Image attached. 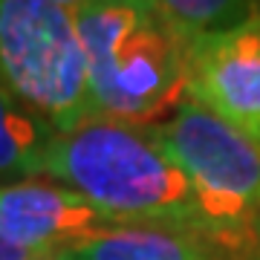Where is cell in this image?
Returning a JSON list of instances; mask_svg holds the SVG:
<instances>
[{
    "mask_svg": "<svg viewBox=\"0 0 260 260\" xmlns=\"http://www.w3.org/2000/svg\"><path fill=\"white\" fill-rule=\"evenodd\" d=\"M237 260H260V214H257V220L251 223V232L246 237V243H243Z\"/></svg>",
    "mask_w": 260,
    "mask_h": 260,
    "instance_id": "10",
    "label": "cell"
},
{
    "mask_svg": "<svg viewBox=\"0 0 260 260\" xmlns=\"http://www.w3.org/2000/svg\"><path fill=\"white\" fill-rule=\"evenodd\" d=\"M61 254L67 260H229L217 243L162 225H110Z\"/></svg>",
    "mask_w": 260,
    "mask_h": 260,
    "instance_id": "7",
    "label": "cell"
},
{
    "mask_svg": "<svg viewBox=\"0 0 260 260\" xmlns=\"http://www.w3.org/2000/svg\"><path fill=\"white\" fill-rule=\"evenodd\" d=\"M110 225L90 200L61 182L23 179L0 185V237L32 254L61 251Z\"/></svg>",
    "mask_w": 260,
    "mask_h": 260,
    "instance_id": "6",
    "label": "cell"
},
{
    "mask_svg": "<svg viewBox=\"0 0 260 260\" xmlns=\"http://www.w3.org/2000/svg\"><path fill=\"white\" fill-rule=\"evenodd\" d=\"M47 177L90 200L113 225H162L217 243L159 124L95 116L58 133L47 156Z\"/></svg>",
    "mask_w": 260,
    "mask_h": 260,
    "instance_id": "1",
    "label": "cell"
},
{
    "mask_svg": "<svg viewBox=\"0 0 260 260\" xmlns=\"http://www.w3.org/2000/svg\"><path fill=\"white\" fill-rule=\"evenodd\" d=\"M156 3L191 41L240 26L254 12V0H156Z\"/></svg>",
    "mask_w": 260,
    "mask_h": 260,
    "instance_id": "9",
    "label": "cell"
},
{
    "mask_svg": "<svg viewBox=\"0 0 260 260\" xmlns=\"http://www.w3.org/2000/svg\"><path fill=\"white\" fill-rule=\"evenodd\" d=\"M95 116L162 124L188 99L191 38L156 0H93L73 12Z\"/></svg>",
    "mask_w": 260,
    "mask_h": 260,
    "instance_id": "2",
    "label": "cell"
},
{
    "mask_svg": "<svg viewBox=\"0 0 260 260\" xmlns=\"http://www.w3.org/2000/svg\"><path fill=\"white\" fill-rule=\"evenodd\" d=\"M32 257H38V254L20 249V246H12L9 240L0 237V260H32Z\"/></svg>",
    "mask_w": 260,
    "mask_h": 260,
    "instance_id": "11",
    "label": "cell"
},
{
    "mask_svg": "<svg viewBox=\"0 0 260 260\" xmlns=\"http://www.w3.org/2000/svg\"><path fill=\"white\" fill-rule=\"evenodd\" d=\"M159 133L191 179L214 240L225 257L237 260L260 214V142L191 95L159 124Z\"/></svg>",
    "mask_w": 260,
    "mask_h": 260,
    "instance_id": "4",
    "label": "cell"
},
{
    "mask_svg": "<svg viewBox=\"0 0 260 260\" xmlns=\"http://www.w3.org/2000/svg\"><path fill=\"white\" fill-rule=\"evenodd\" d=\"M52 3H58V6H64V9L75 12L81 9V6H87V3H93V0H52Z\"/></svg>",
    "mask_w": 260,
    "mask_h": 260,
    "instance_id": "12",
    "label": "cell"
},
{
    "mask_svg": "<svg viewBox=\"0 0 260 260\" xmlns=\"http://www.w3.org/2000/svg\"><path fill=\"white\" fill-rule=\"evenodd\" d=\"M0 90L58 133L95 119L73 12L52 0H0Z\"/></svg>",
    "mask_w": 260,
    "mask_h": 260,
    "instance_id": "3",
    "label": "cell"
},
{
    "mask_svg": "<svg viewBox=\"0 0 260 260\" xmlns=\"http://www.w3.org/2000/svg\"><path fill=\"white\" fill-rule=\"evenodd\" d=\"M32 260H67L61 251H49V254H38V257H32Z\"/></svg>",
    "mask_w": 260,
    "mask_h": 260,
    "instance_id": "13",
    "label": "cell"
},
{
    "mask_svg": "<svg viewBox=\"0 0 260 260\" xmlns=\"http://www.w3.org/2000/svg\"><path fill=\"white\" fill-rule=\"evenodd\" d=\"M58 130L15 95L0 90V177L32 179L47 174V156Z\"/></svg>",
    "mask_w": 260,
    "mask_h": 260,
    "instance_id": "8",
    "label": "cell"
},
{
    "mask_svg": "<svg viewBox=\"0 0 260 260\" xmlns=\"http://www.w3.org/2000/svg\"><path fill=\"white\" fill-rule=\"evenodd\" d=\"M188 95L260 142V12L191 44Z\"/></svg>",
    "mask_w": 260,
    "mask_h": 260,
    "instance_id": "5",
    "label": "cell"
}]
</instances>
